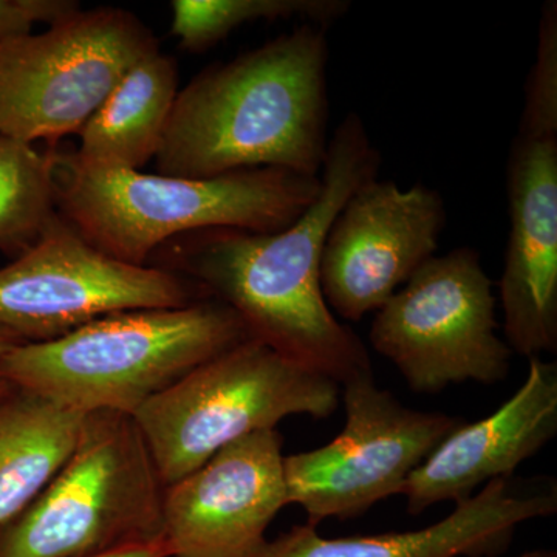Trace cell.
<instances>
[{
    "instance_id": "obj_24",
    "label": "cell",
    "mask_w": 557,
    "mask_h": 557,
    "mask_svg": "<svg viewBox=\"0 0 557 557\" xmlns=\"http://www.w3.org/2000/svg\"><path fill=\"white\" fill-rule=\"evenodd\" d=\"M10 387L11 384L9 383V381H5L2 379V376H0V397H2V395H5L7 392L10 391Z\"/></svg>"
},
{
    "instance_id": "obj_22",
    "label": "cell",
    "mask_w": 557,
    "mask_h": 557,
    "mask_svg": "<svg viewBox=\"0 0 557 557\" xmlns=\"http://www.w3.org/2000/svg\"><path fill=\"white\" fill-rule=\"evenodd\" d=\"M22 343H24V341L17 338V336L13 335V333L0 329V359L5 357L10 350H13L14 347L20 346Z\"/></svg>"
},
{
    "instance_id": "obj_7",
    "label": "cell",
    "mask_w": 557,
    "mask_h": 557,
    "mask_svg": "<svg viewBox=\"0 0 557 557\" xmlns=\"http://www.w3.org/2000/svg\"><path fill=\"white\" fill-rule=\"evenodd\" d=\"M160 50L131 11L81 10L39 35L0 44V137L57 145L79 134L116 84Z\"/></svg>"
},
{
    "instance_id": "obj_3",
    "label": "cell",
    "mask_w": 557,
    "mask_h": 557,
    "mask_svg": "<svg viewBox=\"0 0 557 557\" xmlns=\"http://www.w3.org/2000/svg\"><path fill=\"white\" fill-rule=\"evenodd\" d=\"M249 336L215 299L174 309L119 311L46 343H22L0 359V376L78 413L135 416L209 359Z\"/></svg>"
},
{
    "instance_id": "obj_11",
    "label": "cell",
    "mask_w": 557,
    "mask_h": 557,
    "mask_svg": "<svg viewBox=\"0 0 557 557\" xmlns=\"http://www.w3.org/2000/svg\"><path fill=\"white\" fill-rule=\"evenodd\" d=\"M446 223L438 190L401 189L379 177L355 190L333 220L321 287L333 314L361 321L379 311L438 249Z\"/></svg>"
},
{
    "instance_id": "obj_12",
    "label": "cell",
    "mask_w": 557,
    "mask_h": 557,
    "mask_svg": "<svg viewBox=\"0 0 557 557\" xmlns=\"http://www.w3.org/2000/svg\"><path fill=\"white\" fill-rule=\"evenodd\" d=\"M287 505L281 434L255 432L166 486L164 539L172 557H244Z\"/></svg>"
},
{
    "instance_id": "obj_5",
    "label": "cell",
    "mask_w": 557,
    "mask_h": 557,
    "mask_svg": "<svg viewBox=\"0 0 557 557\" xmlns=\"http://www.w3.org/2000/svg\"><path fill=\"white\" fill-rule=\"evenodd\" d=\"M164 490L134 417L86 413L64 467L0 530V557H100L163 541Z\"/></svg>"
},
{
    "instance_id": "obj_10",
    "label": "cell",
    "mask_w": 557,
    "mask_h": 557,
    "mask_svg": "<svg viewBox=\"0 0 557 557\" xmlns=\"http://www.w3.org/2000/svg\"><path fill=\"white\" fill-rule=\"evenodd\" d=\"M203 299L211 298L177 273L109 258L60 214L32 248L0 269V329L24 343L58 339L119 311Z\"/></svg>"
},
{
    "instance_id": "obj_21",
    "label": "cell",
    "mask_w": 557,
    "mask_h": 557,
    "mask_svg": "<svg viewBox=\"0 0 557 557\" xmlns=\"http://www.w3.org/2000/svg\"><path fill=\"white\" fill-rule=\"evenodd\" d=\"M100 557H172V549L166 539L152 544L137 545V547L120 549Z\"/></svg>"
},
{
    "instance_id": "obj_18",
    "label": "cell",
    "mask_w": 557,
    "mask_h": 557,
    "mask_svg": "<svg viewBox=\"0 0 557 557\" xmlns=\"http://www.w3.org/2000/svg\"><path fill=\"white\" fill-rule=\"evenodd\" d=\"M57 214V152L0 137V252L20 258Z\"/></svg>"
},
{
    "instance_id": "obj_14",
    "label": "cell",
    "mask_w": 557,
    "mask_h": 557,
    "mask_svg": "<svg viewBox=\"0 0 557 557\" xmlns=\"http://www.w3.org/2000/svg\"><path fill=\"white\" fill-rule=\"evenodd\" d=\"M556 512L555 480L498 479L421 530L330 539L307 523L265 539L244 557H494L509 547L520 523Z\"/></svg>"
},
{
    "instance_id": "obj_13",
    "label": "cell",
    "mask_w": 557,
    "mask_h": 557,
    "mask_svg": "<svg viewBox=\"0 0 557 557\" xmlns=\"http://www.w3.org/2000/svg\"><path fill=\"white\" fill-rule=\"evenodd\" d=\"M509 236L498 282L512 354L557 351V129L522 126L507 166Z\"/></svg>"
},
{
    "instance_id": "obj_20",
    "label": "cell",
    "mask_w": 557,
    "mask_h": 557,
    "mask_svg": "<svg viewBox=\"0 0 557 557\" xmlns=\"http://www.w3.org/2000/svg\"><path fill=\"white\" fill-rule=\"evenodd\" d=\"M75 0H0V44L32 35L38 24L54 25L81 11Z\"/></svg>"
},
{
    "instance_id": "obj_9",
    "label": "cell",
    "mask_w": 557,
    "mask_h": 557,
    "mask_svg": "<svg viewBox=\"0 0 557 557\" xmlns=\"http://www.w3.org/2000/svg\"><path fill=\"white\" fill-rule=\"evenodd\" d=\"M346 426L322 448L284 457L288 505L309 525L357 519L384 498L403 494L409 475L463 418L406 408L376 386L373 373L343 386Z\"/></svg>"
},
{
    "instance_id": "obj_23",
    "label": "cell",
    "mask_w": 557,
    "mask_h": 557,
    "mask_svg": "<svg viewBox=\"0 0 557 557\" xmlns=\"http://www.w3.org/2000/svg\"><path fill=\"white\" fill-rule=\"evenodd\" d=\"M518 557H557L555 549H533V552L522 553Z\"/></svg>"
},
{
    "instance_id": "obj_19",
    "label": "cell",
    "mask_w": 557,
    "mask_h": 557,
    "mask_svg": "<svg viewBox=\"0 0 557 557\" xmlns=\"http://www.w3.org/2000/svg\"><path fill=\"white\" fill-rule=\"evenodd\" d=\"M348 0H174L172 36L186 51H205L245 24L299 20L327 28L350 10Z\"/></svg>"
},
{
    "instance_id": "obj_8",
    "label": "cell",
    "mask_w": 557,
    "mask_h": 557,
    "mask_svg": "<svg viewBox=\"0 0 557 557\" xmlns=\"http://www.w3.org/2000/svg\"><path fill=\"white\" fill-rule=\"evenodd\" d=\"M496 296L478 249L428 260L376 311L370 344L416 394L507 379L512 350L497 335Z\"/></svg>"
},
{
    "instance_id": "obj_17",
    "label": "cell",
    "mask_w": 557,
    "mask_h": 557,
    "mask_svg": "<svg viewBox=\"0 0 557 557\" xmlns=\"http://www.w3.org/2000/svg\"><path fill=\"white\" fill-rule=\"evenodd\" d=\"M84 413L11 386L0 397V530L61 471L78 442Z\"/></svg>"
},
{
    "instance_id": "obj_4",
    "label": "cell",
    "mask_w": 557,
    "mask_h": 557,
    "mask_svg": "<svg viewBox=\"0 0 557 557\" xmlns=\"http://www.w3.org/2000/svg\"><path fill=\"white\" fill-rule=\"evenodd\" d=\"M321 175L273 168L185 178L84 168L57 152L58 214L109 258L145 267L168 240L205 230H287L317 199Z\"/></svg>"
},
{
    "instance_id": "obj_15",
    "label": "cell",
    "mask_w": 557,
    "mask_h": 557,
    "mask_svg": "<svg viewBox=\"0 0 557 557\" xmlns=\"http://www.w3.org/2000/svg\"><path fill=\"white\" fill-rule=\"evenodd\" d=\"M556 434L557 364L531 358L525 381L507 403L478 423L461 424L409 475L403 490L409 515L461 504L479 486L511 479Z\"/></svg>"
},
{
    "instance_id": "obj_1",
    "label": "cell",
    "mask_w": 557,
    "mask_h": 557,
    "mask_svg": "<svg viewBox=\"0 0 557 557\" xmlns=\"http://www.w3.org/2000/svg\"><path fill=\"white\" fill-rule=\"evenodd\" d=\"M381 156L364 121L348 113L329 139L321 189L287 230L259 234L205 230L180 236L166 269L236 311L249 336L339 386L370 375L368 348L325 302L321 262L333 220Z\"/></svg>"
},
{
    "instance_id": "obj_2",
    "label": "cell",
    "mask_w": 557,
    "mask_h": 557,
    "mask_svg": "<svg viewBox=\"0 0 557 557\" xmlns=\"http://www.w3.org/2000/svg\"><path fill=\"white\" fill-rule=\"evenodd\" d=\"M329 40L306 24L212 65L178 90L161 175L212 178L273 168L319 177L327 153Z\"/></svg>"
},
{
    "instance_id": "obj_6",
    "label": "cell",
    "mask_w": 557,
    "mask_h": 557,
    "mask_svg": "<svg viewBox=\"0 0 557 557\" xmlns=\"http://www.w3.org/2000/svg\"><path fill=\"white\" fill-rule=\"evenodd\" d=\"M341 386L248 339L209 359L135 412L164 486L185 479L220 449L285 418L332 417Z\"/></svg>"
},
{
    "instance_id": "obj_16",
    "label": "cell",
    "mask_w": 557,
    "mask_h": 557,
    "mask_svg": "<svg viewBox=\"0 0 557 557\" xmlns=\"http://www.w3.org/2000/svg\"><path fill=\"white\" fill-rule=\"evenodd\" d=\"M178 95V69L160 50L138 61L79 131L70 153L91 170L139 171L156 159Z\"/></svg>"
}]
</instances>
